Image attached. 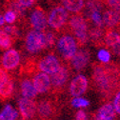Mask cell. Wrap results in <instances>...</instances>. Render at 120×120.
Returning a JSON list of instances; mask_svg holds the SVG:
<instances>
[{"mask_svg":"<svg viewBox=\"0 0 120 120\" xmlns=\"http://www.w3.org/2000/svg\"><path fill=\"white\" fill-rule=\"evenodd\" d=\"M93 78L95 85L102 93H108L116 86L118 74L112 67L98 65L94 70Z\"/></svg>","mask_w":120,"mask_h":120,"instance_id":"obj_1","label":"cell"},{"mask_svg":"<svg viewBox=\"0 0 120 120\" xmlns=\"http://www.w3.org/2000/svg\"><path fill=\"white\" fill-rule=\"evenodd\" d=\"M25 44H26L27 51L32 53L38 52L44 49L48 48L45 34L37 31H31L27 34Z\"/></svg>","mask_w":120,"mask_h":120,"instance_id":"obj_2","label":"cell"},{"mask_svg":"<svg viewBox=\"0 0 120 120\" xmlns=\"http://www.w3.org/2000/svg\"><path fill=\"white\" fill-rule=\"evenodd\" d=\"M69 26L80 44H84L88 41V27L86 20L82 15L77 14L72 16L70 19Z\"/></svg>","mask_w":120,"mask_h":120,"instance_id":"obj_3","label":"cell"},{"mask_svg":"<svg viewBox=\"0 0 120 120\" xmlns=\"http://www.w3.org/2000/svg\"><path fill=\"white\" fill-rule=\"evenodd\" d=\"M57 51L65 59H71L77 52L76 40L71 35L61 36L56 44Z\"/></svg>","mask_w":120,"mask_h":120,"instance_id":"obj_4","label":"cell"},{"mask_svg":"<svg viewBox=\"0 0 120 120\" xmlns=\"http://www.w3.org/2000/svg\"><path fill=\"white\" fill-rule=\"evenodd\" d=\"M69 17L68 11L63 6H57L50 12L49 17L47 19L48 25L52 29L58 30L64 26Z\"/></svg>","mask_w":120,"mask_h":120,"instance_id":"obj_5","label":"cell"},{"mask_svg":"<svg viewBox=\"0 0 120 120\" xmlns=\"http://www.w3.org/2000/svg\"><path fill=\"white\" fill-rule=\"evenodd\" d=\"M18 109L23 120H31L36 113V103L33 99L21 97L18 100Z\"/></svg>","mask_w":120,"mask_h":120,"instance_id":"obj_6","label":"cell"},{"mask_svg":"<svg viewBox=\"0 0 120 120\" xmlns=\"http://www.w3.org/2000/svg\"><path fill=\"white\" fill-rule=\"evenodd\" d=\"M60 67L61 66H60L59 60L57 59L56 56L52 54H49L42 58L38 64V69L41 71V72L47 73L48 75L57 71Z\"/></svg>","mask_w":120,"mask_h":120,"instance_id":"obj_7","label":"cell"},{"mask_svg":"<svg viewBox=\"0 0 120 120\" xmlns=\"http://www.w3.org/2000/svg\"><path fill=\"white\" fill-rule=\"evenodd\" d=\"M88 79L82 74H78L74 77L70 85V93L74 97H80L88 89Z\"/></svg>","mask_w":120,"mask_h":120,"instance_id":"obj_8","label":"cell"},{"mask_svg":"<svg viewBox=\"0 0 120 120\" xmlns=\"http://www.w3.org/2000/svg\"><path fill=\"white\" fill-rule=\"evenodd\" d=\"M31 23L32 26L34 27V31L37 32H42L44 30H46L48 27V21L46 14L43 11L42 9L37 8L35 9L32 14H31Z\"/></svg>","mask_w":120,"mask_h":120,"instance_id":"obj_9","label":"cell"},{"mask_svg":"<svg viewBox=\"0 0 120 120\" xmlns=\"http://www.w3.org/2000/svg\"><path fill=\"white\" fill-rule=\"evenodd\" d=\"M36 112L42 120H52L54 115V106L52 101L43 99L36 104Z\"/></svg>","mask_w":120,"mask_h":120,"instance_id":"obj_10","label":"cell"},{"mask_svg":"<svg viewBox=\"0 0 120 120\" xmlns=\"http://www.w3.org/2000/svg\"><path fill=\"white\" fill-rule=\"evenodd\" d=\"M20 63V54L15 50L7 51L2 57V66L5 71L15 69Z\"/></svg>","mask_w":120,"mask_h":120,"instance_id":"obj_11","label":"cell"},{"mask_svg":"<svg viewBox=\"0 0 120 120\" xmlns=\"http://www.w3.org/2000/svg\"><path fill=\"white\" fill-rule=\"evenodd\" d=\"M33 85L35 89L37 94H44L47 93L51 88V79L47 73L39 72L34 76Z\"/></svg>","mask_w":120,"mask_h":120,"instance_id":"obj_12","label":"cell"},{"mask_svg":"<svg viewBox=\"0 0 120 120\" xmlns=\"http://www.w3.org/2000/svg\"><path fill=\"white\" fill-rule=\"evenodd\" d=\"M51 79V85H52L54 88H61L65 85V83L69 79V71L65 67H60L57 71L52 74L50 77Z\"/></svg>","mask_w":120,"mask_h":120,"instance_id":"obj_13","label":"cell"},{"mask_svg":"<svg viewBox=\"0 0 120 120\" xmlns=\"http://www.w3.org/2000/svg\"><path fill=\"white\" fill-rule=\"evenodd\" d=\"M89 62V53L86 51H77L76 53L71 59V67L75 71L83 70Z\"/></svg>","mask_w":120,"mask_h":120,"instance_id":"obj_14","label":"cell"},{"mask_svg":"<svg viewBox=\"0 0 120 120\" xmlns=\"http://www.w3.org/2000/svg\"><path fill=\"white\" fill-rule=\"evenodd\" d=\"M115 111L111 103H106L96 112L94 115V120H114Z\"/></svg>","mask_w":120,"mask_h":120,"instance_id":"obj_15","label":"cell"},{"mask_svg":"<svg viewBox=\"0 0 120 120\" xmlns=\"http://www.w3.org/2000/svg\"><path fill=\"white\" fill-rule=\"evenodd\" d=\"M105 43L115 53L120 54V34L113 31H109L105 34Z\"/></svg>","mask_w":120,"mask_h":120,"instance_id":"obj_16","label":"cell"},{"mask_svg":"<svg viewBox=\"0 0 120 120\" xmlns=\"http://www.w3.org/2000/svg\"><path fill=\"white\" fill-rule=\"evenodd\" d=\"M102 22L107 28H113L120 23V11L114 10H108L104 12Z\"/></svg>","mask_w":120,"mask_h":120,"instance_id":"obj_17","label":"cell"},{"mask_svg":"<svg viewBox=\"0 0 120 120\" xmlns=\"http://www.w3.org/2000/svg\"><path fill=\"white\" fill-rule=\"evenodd\" d=\"M20 88H21V94L23 97L29 98V99H34L37 95V92L33 85V82L30 79H23L22 82L20 83Z\"/></svg>","mask_w":120,"mask_h":120,"instance_id":"obj_18","label":"cell"},{"mask_svg":"<svg viewBox=\"0 0 120 120\" xmlns=\"http://www.w3.org/2000/svg\"><path fill=\"white\" fill-rule=\"evenodd\" d=\"M63 7L71 12H78L84 7V0H62Z\"/></svg>","mask_w":120,"mask_h":120,"instance_id":"obj_19","label":"cell"},{"mask_svg":"<svg viewBox=\"0 0 120 120\" xmlns=\"http://www.w3.org/2000/svg\"><path fill=\"white\" fill-rule=\"evenodd\" d=\"M18 112L11 105H6L3 110L0 112V120H16Z\"/></svg>","mask_w":120,"mask_h":120,"instance_id":"obj_20","label":"cell"},{"mask_svg":"<svg viewBox=\"0 0 120 120\" xmlns=\"http://www.w3.org/2000/svg\"><path fill=\"white\" fill-rule=\"evenodd\" d=\"M13 89H14L13 81L10 79L3 87L0 88V100H5L10 98L13 94Z\"/></svg>","mask_w":120,"mask_h":120,"instance_id":"obj_21","label":"cell"},{"mask_svg":"<svg viewBox=\"0 0 120 120\" xmlns=\"http://www.w3.org/2000/svg\"><path fill=\"white\" fill-rule=\"evenodd\" d=\"M12 44L11 37L4 31L0 29V47L2 49H9Z\"/></svg>","mask_w":120,"mask_h":120,"instance_id":"obj_22","label":"cell"},{"mask_svg":"<svg viewBox=\"0 0 120 120\" xmlns=\"http://www.w3.org/2000/svg\"><path fill=\"white\" fill-rule=\"evenodd\" d=\"M71 105L74 108H86L90 105V102L83 97H74L71 100Z\"/></svg>","mask_w":120,"mask_h":120,"instance_id":"obj_23","label":"cell"},{"mask_svg":"<svg viewBox=\"0 0 120 120\" xmlns=\"http://www.w3.org/2000/svg\"><path fill=\"white\" fill-rule=\"evenodd\" d=\"M91 19L92 21L96 25V27H101L103 22H102V15L99 12V11H91Z\"/></svg>","mask_w":120,"mask_h":120,"instance_id":"obj_24","label":"cell"},{"mask_svg":"<svg viewBox=\"0 0 120 120\" xmlns=\"http://www.w3.org/2000/svg\"><path fill=\"white\" fill-rule=\"evenodd\" d=\"M97 56H98V59L100 60L102 63H104V64L108 63L110 61V59H111V54H110V52L107 50H100L98 52Z\"/></svg>","mask_w":120,"mask_h":120,"instance_id":"obj_25","label":"cell"},{"mask_svg":"<svg viewBox=\"0 0 120 120\" xmlns=\"http://www.w3.org/2000/svg\"><path fill=\"white\" fill-rule=\"evenodd\" d=\"M11 79L10 75L7 73V71L2 69V68H0V88L3 87L9 80Z\"/></svg>","mask_w":120,"mask_h":120,"instance_id":"obj_26","label":"cell"},{"mask_svg":"<svg viewBox=\"0 0 120 120\" xmlns=\"http://www.w3.org/2000/svg\"><path fill=\"white\" fill-rule=\"evenodd\" d=\"M4 20L5 22L9 23V24H12L14 23V21L16 20V14L14 11H9L5 13V15H4Z\"/></svg>","mask_w":120,"mask_h":120,"instance_id":"obj_27","label":"cell"},{"mask_svg":"<svg viewBox=\"0 0 120 120\" xmlns=\"http://www.w3.org/2000/svg\"><path fill=\"white\" fill-rule=\"evenodd\" d=\"M101 34H102V31H101V29L99 27H96L95 29L91 30V32H90V36H91V38L94 41L99 40L100 37H101Z\"/></svg>","mask_w":120,"mask_h":120,"instance_id":"obj_28","label":"cell"},{"mask_svg":"<svg viewBox=\"0 0 120 120\" xmlns=\"http://www.w3.org/2000/svg\"><path fill=\"white\" fill-rule=\"evenodd\" d=\"M113 108H114V111L115 112H117L118 114H120V91L116 94L115 97H114V100H113Z\"/></svg>","mask_w":120,"mask_h":120,"instance_id":"obj_29","label":"cell"},{"mask_svg":"<svg viewBox=\"0 0 120 120\" xmlns=\"http://www.w3.org/2000/svg\"><path fill=\"white\" fill-rule=\"evenodd\" d=\"M4 31L11 36H17L18 34V30L16 27H13V26H7L5 29H4Z\"/></svg>","mask_w":120,"mask_h":120,"instance_id":"obj_30","label":"cell"},{"mask_svg":"<svg viewBox=\"0 0 120 120\" xmlns=\"http://www.w3.org/2000/svg\"><path fill=\"white\" fill-rule=\"evenodd\" d=\"M107 3L112 10L120 11V0H107Z\"/></svg>","mask_w":120,"mask_h":120,"instance_id":"obj_31","label":"cell"},{"mask_svg":"<svg viewBox=\"0 0 120 120\" xmlns=\"http://www.w3.org/2000/svg\"><path fill=\"white\" fill-rule=\"evenodd\" d=\"M45 37H46V42H47V46L50 47L54 43V35L52 33H46L45 34Z\"/></svg>","mask_w":120,"mask_h":120,"instance_id":"obj_32","label":"cell"},{"mask_svg":"<svg viewBox=\"0 0 120 120\" xmlns=\"http://www.w3.org/2000/svg\"><path fill=\"white\" fill-rule=\"evenodd\" d=\"M75 120H88L85 112L82 111V110L81 111H78L76 112V115H75Z\"/></svg>","mask_w":120,"mask_h":120,"instance_id":"obj_33","label":"cell"},{"mask_svg":"<svg viewBox=\"0 0 120 120\" xmlns=\"http://www.w3.org/2000/svg\"><path fill=\"white\" fill-rule=\"evenodd\" d=\"M34 2V0H18V3L23 7H31Z\"/></svg>","mask_w":120,"mask_h":120,"instance_id":"obj_34","label":"cell"},{"mask_svg":"<svg viewBox=\"0 0 120 120\" xmlns=\"http://www.w3.org/2000/svg\"><path fill=\"white\" fill-rule=\"evenodd\" d=\"M5 23V20H4V16L2 15V14H0V26L3 25Z\"/></svg>","mask_w":120,"mask_h":120,"instance_id":"obj_35","label":"cell"}]
</instances>
